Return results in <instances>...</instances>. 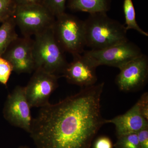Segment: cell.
<instances>
[{
	"label": "cell",
	"instance_id": "1",
	"mask_svg": "<svg viewBox=\"0 0 148 148\" xmlns=\"http://www.w3.org/2000/svg\"><path fill=\"white\" fill-rule=\"evenodd\" d=\"M104 83L84 87L56 104L40 108L29 133L36 148H90L106 124L101 113Z\"/></svg>",
	"mask_w": 148,
	"mask_h": 148
},
{
	"label": "cell",
	"instance_id": "2",
	"mask_svg": "<svg viewBox=\"0 0 148 148\" xmlns=\"http://www.w3.org/2000/svg\"><path fill=\"white\" fill-rule=\"evenodd\" d=\"M86 46L98 50L128 40L127 30L107 12L89 14L84 21Z\"/></svg>",
	"mask_w": 148,
	"mask_h": 148
},
{
	"label": "cell",
	"instance_id": "3",
	"mask_svg": "<svg viewBox=\"0 0 148 148\" xmlns=\"http://www.w3.org/2000/svg\"><path fill=\"white\" fill-rule=\"evenodd\" d=\"M35 70L41 69L58 76L68 65L64 51L56 38L53 27L35 36L33 40Z\"/></svg>",
	"mask_w": 148,
	"mask_h": 148
},
{
	"label": "cell",
	"instance_id": "4",
	"mask_svg": "<svg viewBox=\"0 0 148 148\" xmlns=\"http://www.w3.org/2000/svg\"><path fill=\"white\" fill-rule=\"evenodd\" d=\"M56 38L64 52L82 54L86 46L84 22L64 12L56 18L53 26Z\"/></svg>",
	"mask_w": 148,
	"mask_h": 148
},
{
	"label": "cell",
	"instance_id": "5",
	"mask_svg": "<svg viewBox=\"0 0 148 148\" xmlns=\"http://www.w3.org/2000/svg\"><path fill=\"white\" fill-rule=\"evenodd\" d=\"M14 17L24 36L28 37L53 27L56 19L42 4L17 5Z\"/></svg>",
	"mask_w": 148,
	"mask_h": 148
},
{
	"label": "cell",
	"instance_id": "6",
	"mask_svg": "<svg viewBox=\"0 0 148 148\" xmlns=\"http://www.w3.org/2000/svg\"><path fill=\"white\" fill-rule=\"evenodd\" d=\"M143 54L140 48L128 40L103 49L84 51L83 55L95 67L105 65L120 69Z\"/></svg>",
	"mask_w": 148,
	"mask_h": 148
},
{
	"label": "cell",
	"instance_id": "7",
	"mask_svg": "<svg viewBox=\"0 0 148 148\" xmlns=\"http://www.w3.org/2000/svg\"><path fill=\"white\" fill-rule=\"evenodd\" d=\"M59 77L41 69L35 70L28 84L24 87L25 95L31 108H40L49 103L50 95L58 87Z\"/></svg>",
	"mask_w": 148,
	"mask_h": 148
},
{
	"label": "cell",
	"instance_id": "8",
	"mask_svg": "<svg viewBox=\"0 0 148 148\" xmlns=\"http://www.w3.org/2000/svg\"><path fill=\"white\" fill-rule=\"evenodd\" d=\"M116 83L120 90L124 92L137 91L147 82L148 58L143 54L119 69Z\"/></svg>",
	"mask_w": 148,
	"mask_h": 148
},
{
	"label": "cell",
	"instance_id": "9",
	"mask_svg": "<svg viewBox=\"0 0 148 148\" xmlns=\"http://www.w3.org/2000/svg\"><path fill=\"white\" fill-rule=\"evenodd\" d=\"M31 109L24 87L16 86L8 98L5 111L6 118L13 126L29 133L33 120Z\"/></svg>",
	"mask_w": 148,
	"mask_h": 148
},
{
	"label": "cell",
	"instance_id": "10",
	"mask_svg": "<svg viewBox=\"0 0 148 148\" xmlns=\"http://www.w3.org/2000/svg\"><path fill=\"white\" fill-rule=\"evenodd\" d=\"M33 40L31 37H18L3 54L4 57L1 56L10 62L16 73H30L35 71Z\"/></svg>",
	"mask_w": 148,
	"mask_h": 148
},
{
	"label": "cell",
	"instance_id": "11",
	"mask_svg": "<svg viewBox=\"0 0 148 148\" xmlns=\"http://www.w3.org/2000/svg\"><path fill=\"white\" fill-rule=\"evenodd\" d=\"M73 61L68 63L62 75L71 84L86 87L95 84L97 76L95 67L82 54L73 55Z\"/></svg>",
	"mask_w": 148,
	"mask_h": 148
},
{
	"label": "cell",
	"instance_id": "12",
	"mask_svg": "<svg viewBox=\"0 0 148 148\" xmlns=\"http://www.w3.org/2000/svg\"><path fill=\"white\" fill-rule=\"evenodd\" d=\"M111 123L115 126L117 137L131 133H137L148 127V121L140 112L137 103L123 114L112 119H106V123Z\"/></svg>",
	"mask_w": 148,
	"mask_h": 148
},
{
	"label": "cell",
	"instance_id": "13",
	"mask_svg": "<svg viewBox=\"0 0 148 148\" xmlns=\"http://www.w3.org/2000/svg\"><path fill=\"white\" fill-rule=\"evenodd\" d=\"M69 7L89 14L107 12L110 9V0H69Z\"/></svg>",
	"mask_w": 148,
	"mask_h": 148
},
{
	"label": "cell",
	"instance_id": "14",
	"mask_svg": "<svg viewBox=\"0 0 148 148\" xmlns=\"http://www.w3.org/2000/svg\"><path fill=\"white\" fill-rule=\"evenodd\" d=\"M16 26L13 16L3 22L0 27V56H2L11 43L18 38L15 30Z\"/></svg>",
	"mask_w": 148,
	"mask_h": 148
},
{
	"label": "cell",
	"instance_id": "15",
	"mask_svg": "<svg viewBox=\"0 0 148 148\" xmlns=\"http://www.w3.org/2000/svg\"><path fill=\"white\" fill-rule=\"evenodd\" d=\"M123 12L125 18V26L126 30H135L141 34L148 36V33L143 30L137 23L135 8L132 0H124Z\"/></svg>",
	"mask_w": 148,
	"mask_h": 148
},
{
	"label": "cell",
	"instance_id": "16",
	"mask_svg": "<svg viewBox=\"0 0 148 148\" xmlns=\"http://www.w3.org/2000/svg\"><path fill=\"white\" fill-rule=\"evenodd\" d=\"M17 5L15 0H0V22L13 17Z\"/></svg>",
	"mask_w": 148,
	"mask_h": 148
},
{
	"label": "cell",
	"instance_id": "17",
	"mask_svg": "<svg viewBox=\"0 0 148 148\" xmlns=\"http://www.w3.org/2000/svg\"><path fill=\"white\" fill-rule=\"evenodd\" d=\"M67 0H42V4L55 18L65 12Z\"/></svg>",
	"mask_w": 148,
	"mask_h": 148
},
{
	"label": "cell",
	"instance_id": "18",
	"mask_svg": "<svg viewBox=\"0 0 148 148\" xmlns=\"http://www.w3.org/2000/svg\"><path fill=\"white\" fill-rule=\"evenodd\" d=\"M117 138L115 148H140L137 133L127 134Z\"/></svg>",
	"mask_w": 148,
	"mask_h": 148
},
{
	"label": "cell",
	"instance_id": "19",
	"mask_svg": "<svg viewBox=\"0 0 148 148\" xmlns=\"http://www.w3.org/2000/svg\"><path fill=\"white\" fill-rule=\"evenodd\" d=\"M13 69L10 62L0 56V82L6 85Z\"/></svg>",
	"mask_w": 148,
	"mask_h": 148
},
{
	"label": "cell",
	"instance_id": "20",
	"mask_svg": "<svg viewBox=\"0 0 148 148\" xmlns=\"http://www.w3.org/2000/svg\"><path fill=\"white\" fill-rule=\"evenodd\" d=\"M140 112L145 119L148 121V93L145 92L137 102Z\"/></svg>",
	"mask_w": 148,
	"mask_h": 148
},
{
	"label": "cell",
	"instance_id": "21",
	"mask_svg": "<svg viewBox=\"0 0 148 148\" xmlns=\"http://www.w3.org/2000/svg\"><path fill=\"white\" fill-rule=\"evenodd\" d=\"M140 148H148V127L137 133Z\"/></svg>",
	"mask_w": 148,
	"mask_h": 148
},
{
	"label": "cell",
	"instance_id": "22",
	"mask_svg": "<svg viewBox=\"0 0 148 148\" xmlns=\"http://www.w3.org/2000/svg\"><path fill=\"white\" fill-rule=\"evenodd\" d=\"M94 148H113L112 143L108 137H100L95 141Z\"/></svg>",
	"mask_w": 148,
	"mask_h": 148
},
{
	"label": "cell",
	"instance_id": "23",
	"mask_svg": "<svg viewBox=\"0 0 148 148\" xmlns=\"http://www.w3.org/2000/svg\"><path fill=\"white\" fill-rule=\"evenodd\" d=\"M17 5L42 4V0H15Z\"/></svg>",
	"mask_w": 148,
	"mask_h": 148
},
{
	"label": "cell",
	"instance_id": "24",
	"mask_svg": "<svg viewBox=\"0 0 148 148\" xmlns=\"http://www.w3.org/2000/svg\"><path fill=\"white\" fill-rule=\"evenodd\" d=\"M18 148H30L29 147H27V146H20Z\"/></svg>",
	"mask_w": 148,
	"mask_h": 148
}]
</instances>
